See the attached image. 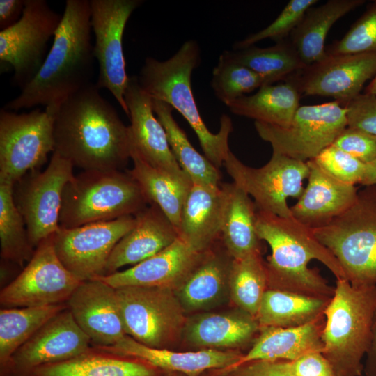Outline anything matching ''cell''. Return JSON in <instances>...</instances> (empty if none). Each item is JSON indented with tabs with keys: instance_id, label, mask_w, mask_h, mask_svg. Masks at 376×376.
I'll use <instances>...</instances> for the list:
<instances>
[{
	"instance_id": "obj_1",
	"label": "cell",
	"mask_w": 376,
	"mask_h": 376,
	"mask_svg": "<svg viewBox=\"0 0 376 376\" xmlns=\"http://www.w3.org/2000/svg\"><path fill=\"white\" fill-rule=\"evenodd\" d=\"M54 137V152L83 171L123 170L131 159L130 126L94 83L58 107Z\"/></svg>"
},
{
	"instance_id": "obj_2",
	"label": "cell",
	"mask_w": 376,
	"mask_h": 376,
	"mask_svg": "<svg viewBox=\"0 0 376 376\" xmlns=\"http://www.w3.org/2000/svg\"><path fill=\"white\" fill-rule=\"evenodd\" d=\"M88 0H67L53 44L36 75L3 107L10 111L45 106L56 112L63 102L92 84L93 45Z\"/></svg>"
},
{
	"instance_id": "obj_3",
	"label": "cell",
	"mask_w": 376,
	"mask_h": 376,
	"mask_svg": "<svg viewBox=\"0 0 376 376\" xmlns=\"http://www.w3.org/2000/svg\"><path fill=\"white\" fill-rule=\"evenodd\" d=\"M257 209V208H256ZM256 230L259 238L272 250L265 263L267 289L290 291L309 296L331 298L334 288L308 263H323L337 279L345 274L333 253L315 235L313 229L293 216L283 217L256 210Z\"/></svg>"
},
{
	"instance_id": "obj_4",
	"label": "cell",
	"mask_w": 376,
	"mask_h": 376,
	"mask_svg": "<svg viewBox=\"0 0 376 376\" xmlns=\"http://www.w3.org/2000/svg\"><path fill=\"white\" fill-rule=\"evenodd\" d=\"M200 63L198 43L189 40L165 61L147 57L137 77L141 88L152 99L168 104L184 117L196 133L204 155L219 169L230 151L228 138L233 126L226 114L220 118L217 133L211 132L204 123L191 89L192 72Z\"/></svg>"
},
{
	"instance_id": "obj_5",
	"label": "cell",
	"mask_w": 376,
	"mask_h": 376,
	"mask_svg": "<svg viewBox=\"0 0 376 376\" xmlns=\"http://www.w3.org/2000/svg\"><path fill=\"white\" fill-rule=\"evenodd\" d=\"M376 310V285L354 288L345 279L336 280L325 311L322 354L338 376H361L362 359L371 339Z\"/></svg>"
},
{
	"instance_id": "obj_6",
	"label": "cell",
	"mask_w": 376,
	"mask_h": 376,
	"mask_svg": "<svg viewBox=\"0 0 376 376\" xmlns=\"http://www.w3.org/2000/svg\"><path fill=\"white\" fill-rule=\"evenodd\" d=\"M149 204L128 171H83L64 188L59 225L72 228L134 216Z\"/></svg>"
},
{
	"instance_id": "obj_7",
	"label": "cell",
	"mask_w": 376,
	"mask_h": 376,
	"mask_svg": "<svg viewBox=\"0 0 376 376\" xmlns=\"http://www.w3.org/2000/svg\"><path fill=\"white\" fill-rule=\"evenodd\" d=\"M364 187L349 208L313 229L354 288L376 285V185Z\"/></svg>"
},
{
	"instance_id": "obj_8",
	"label": "cell",
	"mask_w": 376,
	"mask_h": 376,
	"mask_svg": "<svg viewBox=\"0 0 376 376\" xmlns=\"http://www.w3.org/2000/svg\"><path fill=\"white\" fill-rule=\"evenodd\" d=\"M115 289L127 336L146 346L160 349L176 339L185 324V311L175 290L142 286Z\"/></svg>"
},
{
	"instance_id": "obj_9",
	"label": "cell",
	"mask_w": 376,
	"mask_h": 376,
	"mask_svg": "<svg viewBox=\"0 0 376 376\" xmlns=\"http://www.w3.org/2000/svg\"><path fill=\"white\" fill-rule=\"evenodd\" d=\"M54 116L46 109L22 113L1 109L0 180L15 185L54 152Z\"/></svg>"
},
{
	"instance_id": "obj_10",
	"label": "cell",
	"mask_w": 376,
	"mask_h": 376,
	"mask_svg": "<svg viewBox=\"0 0 376 376\" xmlns=\"http://www.w3.org/2000/svg\"><path fill=\"white\" fill-rule=\"evenodd\" d=\"M272 152L302 162L314 159L347 126V110L336 101L300 106L286 127L254 122Z\"/></svg>"
},
{
	"instance_id": "obj_11",
	"label": "cell",
	"mask_w": 376,
	"mask_h": 376,
	"mask_svg": "<svg viewBox=\"0 0 376 376\" xmlns=\"http://www.w3.org/2000/svg\"><path fill=\"white\" fill-rule=\"evenodd\" d=\"M224 166L233 182L254 199L257 210L283 217L292 216L287 198L301 196L309 175L307 162L274 152L265 165L252 168L230 151Z\"/></svg>"
},
{
	"instance_id": "obj_12",
	"label": "cell",
	"mask_w": 376,
	"mask_h": 376,
	"mask_svg": "<svg viewBox=\"0 0 376 376\" xmlns=\"http://www.w3.org/2000/svg\"><path fill=\"white\" fill-rule=\"evenodd\" d=\"M91 26L95 36L93 54L99 66L95 83L108 90L125 114L129 111L125 93L130 77L123 50V36L132 13L141 0H90Z\"/></svg>"
},
{
	"instance_id": "obj_13",
	"label": "cell",
	"mask_w": 376,
	"mask_h": 376,
	"mask_svg": "<svg viewBox=\"0 0 376 376\" xmlns=\"http://www.w3.org/2000/svg\"><path fill=\"white\" fill-rule=\"evenodd\" d=\"M62 15L45 0H25L19 20L0 31V61L14 71L22 90L36 75L47 55V44L60 25Z\"/></svg>"
},
{
	"instance_id": "obj_14",
	"label": "cell",
	"mask_w": 376,
	"mask_h": 376,
	"mask_svg": "<svg viewBox=\"0 0 376 376\" xmlns=\"http://www.w3.org/2000/svg\"><path fill=\"white\" fill-rule=\"evenodd\" d=\"M73 167L69 161L54 152L43 171H33L16 182L18 185L13 191L14 201L34 248L60 229L63 193L75 175Z\"/></svg>"
},
{
	"instance_id": "obj_15",
	"label": "cell",
	"mask_w": 376,
	"mask_h": 376,
	"mask_svg": "<svg viewBox=\"0 0 376 376\" xmlns=\"http://www.w3.org/2000/svg\"><path fill=\"white\" fill-rule=\"evenodd\" d=\"M81 282L57 256L52 236L38 244L18 276L1 290L0 304L22 308L66 304Z\"/></svg>"
},
{
	"instance_id": "obj_16",
	"label": "cell",
	"mask_w": 376,
	"mask_h": 376,
	"mask_svg": "<svg viewBox=\"0 0 376 376\" xmlns=\"http://www.w3.org/2000/svg\"><path fill=\"white\" fill-rule=\"evenodd\" d=\"M134 216L60 227L53 235L54 246L63 265L81 281L104 275L107 260L120 240L134 226Z\"/></svg>"
},
{
	"instance_id": "obj_17",
	"label": "cell",
	"mask_w": 376,
	"mask_h": 376,
	"mask_svg": "<svg viewBox=\"0 0 376 376\" xmlns=\"http://www.w3.org/2000/svg\"><path fill=\"white\" fill-rule=\"evenodd\" d=\"M375 75L376 54H356L327 55L289 79L301 95L331 97L343 107Z\"/></svg>"
},
{
	"instance_id": "obj_18",
	"label": "cell",
	"mask_w": 376,
	"mask_h": 376,
	"mask_svg": "<svg viewBox=\"0 0 376 376\" xmlns=\"http://www.w3.org/2000/svg\"><path fill=\"white\" fill-rule=\"evenodd\" d=\"M91 347L90 338L67 308L47 321L13 354L0 376H24L36 368L72 358Z\"/></svg>"
},
{
	"instance_id": "obj_19",
	"label": "cell",
	"mask_w": 376,
	"mask_h": 376,
	"mask_svg": "<svg viewBox=\"0 0 376 376\" xmlns=\"http://www.w3.org/2000/svg\"><path fill=\"white\" fill-rule=\"evenodd\" d=\"M125 101L134 148L152 167L180 182L191 185L171 151L164 127L155 116L152 99L141 88L137 76L130 77Z\"/></svg>"
},
{
	"instance_id": "obj_20",
	"label": "cell",
	"mask_w": 376,
	"mask_h": 376,
	"mask_svg": "<svg viewBox=\"0 0 376 376\" xmlns=\"http://www.w3.org/2000/svg\"><path fill=\"white\" fill-rule=\"evenodd\" d=\"M66 305L92 346H112L127 335L116 289L100 279L82 281Z\"/></svg>"
},
{
	"instance_id": "obj_21",
	"label": "cell",
	"mask_w": 376,
	"mask_h": 376,
	"mask_svg": "<svg viewBox=\"0 0 376 376\" xmlns=\"http://www.w3.org/2000/svg\"><path fill=\"white\" fill-rule=\"evenodd\" d=\"M203 253L195 251L178 237L160 252L130 268L97 279L113 288L142 286L175 290L199 262Z\"/></svg>"
},
{
	"instance_id": "obj_22",
	"label": "cell",
	"mask_w": 376,
	"mask_h": 376,
	"mask_svg": "<svg viewBox=\"0 0 376 376\" xmlns=\"http://www.w3.org/2000/svg\"><path fill=\"white\" fill-rule=\"evenodd\" d=\"M134 216L135 224L113 248L104 276L116 272L123 266H133L143 261L178 237L175 227L155 203H150Z\"/></svg>"
},
{
	"instance_id": "obj_23",
	"label": "cell",
	"mask_w": 376,
	"mask_h": 376,
	"mask_svg": "<svg viewBox=\"0 0 376 376\" xmlns=\"http://www.w3.org/2000/svg\"><path fill=\"white\" fill-rule=\"evenodd\" d=\"M97 347L140 359L163 372L180 373L185 376H200L209 370H228L243 355L236 350L202 349L176 352L167 348H153L139 343L127 335L112 346Z\"/></svg>"
},
{
	"instance_id": "obj_24",
	"label": "cell",
	"mask_w": 376,
	"mask_h": 376,
	"mask_svg": "<svg viewBox=\"0 0 376 376\" xmlns=\"http://www.w3.org/2000/svg\"><path fill=\"white\" fill-rule=\"evenodd\" d=\"M307 164L308 185L290 210L295 219L315 229L327 225L349 208L355 201L358 191L355 185L333 177L314 160Z\"/></svg>"
},
{
	"instance_id": "obj_25",
	"label": "cell",
	"mask_w": 376,
	"mask_h": 376,
	"mask_svg": "<svg viewBox=\"0 0 376 376\" xmlns=\"http://www.w3.org/2000/svg\"><path fill=\"white\" fill-rule=\"evenodd\" d=\"M216 243L203 253L175 290L185 312L212 308L224 302L227 297L230 298L229 281L233 258L223 243L221 247L215 246Z\"/></svg>"
},
{
	"instance_id": "obj_26",
	"label": "cell",
	"mask_w": 376,
	"mask_h": 376,
	"mask_svg": "<svg viewBox=\"0 0 376 376\" xmlns=\"http://www.w3.org/2000/svg\"><path fill=\"white\" fill-rule=\"evenodd\" d=\"M224 196L219 186L192 183L185 198L178 237L203 253L221 239Z\"/></svg>"
},
{
	"instance_id": "obj_27",
	"label": "cell",
	"mask_w": 376,
	"mask_h": 376,
	"mask_svg": "<svg viewBox=\"0 0 376 376\" xmlns=\"http://www.w3.org/2000/svg\"><path fill=\"white\" fill-rule=\"evenodd\" d=\"M325 317L290 328L260 327L253 345L240 361L226 371L255 361H293L311 352H322Z\"/></svg>"
},
{
	"instance_id": "obj_28",
	"label": "cell",
	"mask_w": 376,
	"mask_h": 376,
	"mask_svg": "<svg viewBox=\"0 0 376 376\" xmlns=\"http://www.w3.org/2000/svg\"><path fill=\"white\" fill-rule=\"evenodd\" d=\"M185 338L194 347L232 350L255 339L260 330L256 318L238 308L226 313H201L185 323Z\"/></svg>"
},
{
	"instance_id": "obj_29",
	"label": "cell",
	"mask_w": 376,
	"mask_h": 376,
	"mask_svg": "<svg viewBox=\"0 0 376 376\" xmlns=\"http://www.w3.org/2000/svg\"><path fill=\"white\" fill-rule=\"evenodd\" d=\"M148 363L92 346L66 360L36 368L24 376H157Z\"/></svg>"
},
{
	"instance_id": "obj_30",
	"label": "cell",
	"mask_w": 376,
	"mask_h": 376,
	"mask_svg": "<svg viewBox=\"0 0 376 376\" xmlns=\"http://www.w3.org/2000/svg\"><path fill=\"white\" fill-rule=\"evenodd\" d=\"M221 187L224 196L221 240L225 248L234 259L261 251L254 202L234 182L221 183Z\"/></svg>"
},
{
	"instance_id": "obj_31",
	"label": "cell",
	"mask_w": 376,
	"mask_h": 376,
	"mask_svg": "<svg viewBox=\"0 0 376 376\" xmlns=\"http://www.w3.org/2000/svg\"><path fill=\"white\" fill-rule=\"evenodd\" d=\"M365 2V0H329L318 7H311L306 12L289 36L306 67L327 56L325 39L335 22Z\"/></svg>"
},
{
	"instance_id": "obj_32",
	"label": "cell",
	"mask_w": 376,
	"mask_h": 376,
	"mask_svg": "<svg viewBox=\"0 0 376 376\" xmlns=\"http://www.w3.org/2000/svg\"><path fill=\"white\" fill-rule=\"evenodd\" d=\"M301 93L290 79L277 85H266L253 95H244L226 104L234 114L272 125L286 127L299 107Z\"/></svg>"
},
{
	"instance_id": "obj_33",
	"label": "cell",
	"mask_w": 376,
	"mask_h": 376,
	"mask_svg": "<svg viewBox=\"0 0 376 376\" xmlns=\"http://www.w3.org/2000/svg\"><path fill=\"white\" fill-rule=\"evenodd\" d=\"M331 299L267 289L256 318L260 327H299L324 318Z\"/></svg>"
},
{
	"instance_id": "obj_34",
	"label": "cell",
	"mask_w": 376,
	"mask_h": 376,
	"mask_svg": "<svg viewBox=\"0 0 376 376\" xmlns=\"http://www.w3.org/2000/svg\"><path fill=\"white\" fill-rule=\"evenodd\" d=\"M152 108L166 131L175 159L180 168L189 175L192 183L219 186L221 178L219 169L191 145L185 131L175 120L172 113L173 109L165 102L153 99Z\"/></svg>"
},
{
	"instance_id": "obj_35",
	"label": "cell",
	"mask_w": 376,
	"mask_h": 376,
	"mask_svg": "<svg viewBox=\"0 0 376 376\" xmlns=\"http://www.w3.org/2000/svg\"><path fill=\"white\" fill-rule=\"evenodd\" d=\"M133 167L128 172L150 203L157 205L178 231L182 209L191 185L180 182L147 163L132 147Z\"/></svg>"
},
{
	"instance_id": "obj_36",
	"label": "cell",
	"mask_w": 376,
	"mask_h": 376,
	"mask_svg": "<svg viewBox=\"0 0 376 376\" xmlns=\"http://www.w3.org/2000/svg\"><path fill=\"white\" fill-rule=\"evenodd\" d=\"M66 304L0 310V373L13 354Z\"/></svg>"
},
{
	"instance_id": "obj_37",
	"label": "cell",
	"mask_w": 376,
	"mask_h": 376,
	"mask_svg": "<svg viewBox=\"0 0 376 376\" xmlns=\"http://www.w3.org/2000/svg\"><path fill=\"white\" fill-rule=\"evenodd\" d=\"M222 54L262 75L269 84L286 81L306 67L288 38L268 47L253 45L242 49L226 50Z\"/></svg>"
},
{
	"instance_id": "obj_38",
	"label": "cell",
	"mask_w": 376,
	"mask_h": 376,
	"mask_svg": "<svg viewBox=\"0 0 376 376\" xmlns=\"http://www.w3.org/2000/svg\"><path fill=\"white\" fill-rule=\"evenodd\" d=\"M15 185L0 180V241L1 260L11 262L21 269L31 259L35 250L24 220L14 201Z\"/></svg>"
},
{
	"instance_id": "obj_39",
	"label": "cell",
	"mask_w": 376,
	"mask_h": 376,
	"mask_svg": "<svg viewBox=\"0 0 376 376\" xmlns=\"http://www.w3.org/2000/svg\"><path fill=\"white\" fill-rule=\"evenodd\" d=\"M229 285L230 299L237 308L256 318L268 288L266 265L261 251L233 258Z\"/></svg>"
},
{
	"instance_id": "obj_40",
	"label": "cell",
	"mask_w": 376,
	"mask_h": 376,
	"mask_svg": "<svg viewBox=\"0 0 376 376\" xmlns=\"http://www.w3.org/2000/svg\"><path fill=\"white\" fill-rule=\"evenodd\" d=\"M266 85L271 84L264 77L228 59L223 54L212 71V88L216 97L226 105Z\"/></svg>"
},
{
	"instance_id": "obj_41",
	"label": "cell",
	"mask_w": 376,
	"mask_h": 376,
	"mask_svg": "<svg viewBox=\"0 0 376 376\" xmlns=\"http://www.w3.org/2000/svg\"><path fill=\"white\" fill-rule=\"evenodd\" d=\"M327 55L376 54V0L343 37L325 49Z\"/></svg>"
},
{
	"instance_id": "obj_42",
	"label": "cell",
	"mask_w": 376,
	"mask_h": 376,
	"mask_svg": "<svg viewBox=\"0 0 376 376\" xmlns=\"http://www.w3.org/2000/svg\"><path fill=\"white\" fill-rule=\"evenodd\" d=\"M318 1V0H290L270 24L236 42L233 49L249 47L258 42L267 38L272 39L276 42L288 39V37L301 21L306 12Z\"/></svg>"
},
{
	"instance_id": "obj_43",
	"label": "cell",
	"mask_w": 376,
	"mask_h": 376,
	"mask_svg": "<svg viewBox=\"0 0 376 376\" xmlns=\"http://www.w3.org/2000/svg\"><path fill=\"white\" fill-rule=\"evenodd\" d=\"M313 160L333 177L354 185H361L366 170V164L333 144Z\"/></svg>"
},
{
	"instance_id": "obj_44",
	"label": "cell",
	"mask_w": 376,
	"mask_h": 376,
	"mask_svg": "<svg viewBox=\"0 0 376 376\" xmlns=\"http://www.w3.org/2000/svg\"><path fill=\"white\" fill-rule=\"evenodd\" d=\"M333 145L365 164L376 159V136L364 131L347 126Z\"/></svg>"
},
{
	"instance_id": "obj_45",
	"label": "cell",
	"mask_w": 376,
	"mask_h": 376,
	"mask_svg": "<svg viewBox=\"0 0 376 376\" xmlns=\"http://www.w3.org/2000/svg\"><path fill=\"white\" fill-rule=\"evenodd\" d=\"M343 107L347 127L376 136V95L361 93Z\"/></svg>"
},
{
	"instance_id": "obj_46",
	"label": "cell",
	"mask_w": 376,
	"mask_h": 376,
	"mask_svg": "<svg viewBox=\"0 0 376 376\" xmlns=\"http://www.w3.org/2000/svg\"><path fill=\"white\" fill-rule=\"evenodd\" d=\"M226 376H292L288 361H255L227 372Z\"/></svg>"
},
{
	"instance_id": "obj_47",
	"label": "cell",
	"mask_w": 376,
	"mask_h": 376,
	"mask_svg": "<svg viewBox=\"0 0 376 376\" xmlns=\"http://www.w3.org/2000/svg\"><path fill=\"white\" fill-rule=\"evenodd\" d=\"M292 376H334L335 373L320 352H311L289 361Z\"/></svg>"
},
{
	"instance_id": "obj_48",
	"label": "cell",
	"mask_w": 376,
	"mask_h": 376,
	"mask_svg": "<svg viewBox=\"0 0 376 376\" xmlns=\"http://www.w3.org/2000/svg\"><path fill=\"white\" fill-rule=\"evenodd\" d=\"M25 0H0V29H6L21 18Z\"/></svg>"
},
{
	"instance_id": "obj_49",
	"label": "cell",
	"mask_w": 376,
	"mask_h": 376,
	"mask_svg": "<svg viewBox=\"0 0 376 376\" xmlns=\"http://www.w3.org/2000/svg\"><path fill=\"white\" fill-rule=\"evenodd\" d=\"M366 355L363 373L366 376H376V310L373 319L370 343Z\"/></svg>"
},
{
	"instance_id": "obj_50",
	"label": "cell",
	"mask_w": 376,
	"mask_h": 376,
	"mask_svg": "<svg viewBox=\"0 0 376 376\" xmlns=\"http://www.w3.org/2000/svg\"><path fill=\"white\" fill-rule=\"evenodd\" d=\"M363 186L376 185V159L366 164V170L361 183Z\"/></svg>"
},
{
	"instance_id": "obj_51",
	"label": "cell",
	"mask_w": 376,
	"mask_h": 376,
	"mask_svg": "<svg viewBox=\"0 0 376 376\" xmlns=\"http://www.w3.org/2000/svg\"><path fill=\"white\" fill-rule=\"evenodd\" d=\"M364 93L376 95V75L373 78L371 81L366 86Z\"/></svg>"
},
{
	"instance_id": "obj_52",
	"label": "cell",
	"mask_w": 376,
	"mask_h": 376,
	"mask_svg": "<svg viewBox=\"0 0 376 376\" xmlns=\"http://www.w3.org/2000/svg\"><path fill=\"white\" fill-rule=\"evenodd\" d=\"M157 376H185L182 374L180 373H166L161 371Z\"/></svg>"
},
{
	"instance_id": "obj_53",
	"label": "cell",
	"mask_w": 376,
	"mask_h": 376,
	"mask_svg": "<svg viewBox=\"0 0 376 376\" xmlns=\"http://www.w3.org/2000/svg\"><path fill=\"white\" fill-rule=\"evenodd\" d=\"M334 376H338V375H334Z\"/></svg>"
}]
</instances>
